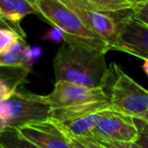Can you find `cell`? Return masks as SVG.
Returning a JSON list of instances; mask_svg holds the SVG:
<instances>
[{"label": "cell", "mask_w": 148, "mask_h": 148, "mask_svg": "<svg viewBox=\"0 0 148 148\" xmlns=\"http://www.w3.org/2000/svg\"><path fill=\"white\" fill-rule=\"evenodd\" d=\"M103 112L92 114V115H87L84 117L78 118V119L62 122V123H58V122H55V123L61 128L62 131L72 137L91 139L93 129L97 126Z\"/></svg>", "instance_id": "12"}, {"label": "cell", "mask_w": 148, "mask_h": 148, "mask_svg": "<svg viewBox=\"0 0 148 148\" xmlns=\"http://www.w3.org/2000/svg\"><path fill=\"white\" fill-rule=\"evenodd\" d=\"M31 71L23 67H0V103L7 101Z\"/></svg>", "instance_id": "13"}, {"label": "cell", "mask_w": 148, "mask_h": 148, "mask_svg": "<svg viewBox=\"0 0 148 148\" xmlns=\"http://www.w3.org/2000/svg\"><path fill=\"white\" fill-rule=\"evenodd\" d=\"M42 55V47L39 46H31L27 45L21 54V66L29 71H31L35 62L41 57Z\"/></svg>", "instance_id": "17"}, {"label": "cell", "mask_w": 148, "mask_h": 148, "mask_svg": "<svg viewBox=\"0 0 148 148\" xmlns=\"http://www.w3.org/2000/svg\"><path fill=\"white\" fill-rule=\"evenodd\" d=\"M0 146L2 148H40L21 136L14 128H6L0 132Z\"/></svg>", "instance_id": "15"}, {"label": "cell", "mask_w": 148, "mask_h": 148, "mask_svg": "<svg viewBox=\"0 0 148 148\" xmlns=\"http://www.w3.org/2000/svg\"><path fill=\"white\" fill-rule=\"evenodd\" d=\"M16 130L40 148H73L67 135L52 120L27 124Z\"/></svg>", "instance_id": "8"}, {"label": "cell", "mask_w": 148, "mask_h": 148, "mask_svg": "<svg viewBox=\"0 0 148 148\" xmlns=\"http://www.w3.org/2000/svg\"><path fill=\"white\" fill-rule=\"evenodd\" d=\"M0 148H2V147H1V146H0Z\"/></svg>", "instance_id": "28"}, {"label": "cell", "mask_w": 148, "mask_h": 148, "mask_svg": "<svg viewBox=\"0 0 148 148\" xmlns=\"http://www.w3.org/2000/svg\"><path fill=\"white\" fill-rule=\"evenodd\" d=\"M21 36L10 29H0V54L6 51L13 44H15ZM25 39V38H23Z\"/></svg>", "instance_id": "18"}, {"label": "cell", "mask_w": 148, "mask_h": 148, "mask_svg": "<svg viewBox=\"0 0 148 148\" xmlns=\"http://www.w3.org/2000/svg\"><path fill=\"white\" fill-rule=\"evenodd\" d=\"M137 136L138 130L132 117L108 109L101 114L91 139L135 142Z\"/></svg>", "instance_id": "6"}, {"label": "cell", "mask_w": 148, "mask_h": 148, "mask_svg": "<svg viewBox=\"0 0 148 148\" xmlns=\"http://www.w3.org/2000/svg\"><path fill=\"white\" fill-rule=\"evenodd\" d=\"M111 109L110 101H101V103H87V105L77 106V107L64 108V109H55L51 111L50 120L58 123L70 121V120L78 119L87 115H92L99 113L105 110Z\"/></svg>", "instance_id": "14"}, {"label": "cell", "mask_w": 148, "mask_h": 148, "mask_svg": "<svg viewBox=\"0 0 148 148\" xmlns=\"http://www.w3.org/2000/svg\"><path fill=\"white\" fill-rule=\"evenodd\" d=\"M7 128H19L38 122L50 120L52 108L45 103L42 95L17 90L3 101Z\"/></svg>", "instance_id": "4"}, {"label": "cell", "mask_w": 148, "mask_h": 148, "mask_svg": "<svg viewBox=\"0 0 148 148\" xmlns=\"http://www.w3.org/2000/svg\"><path fill=\"white\" fill-rule=\"evenodd\" d=\"M132 17L148 25V0L136 1L132 10Z\"/></svg>", "instance_id": "20"}, {"label": "cell", "mask_w": 148, "mask_h": 148, "mask_svg": "<svg viewBox=\"0 0 148 148\" xmlns=\"http://www.w3.org/2000/svg\"><path fill=\"white\" fill-rule=\"evenodd\" d=\"M106 52L64 42L53 60L56 82L103 88L109 75Z\"/></svg>", "instance_id": "1"}, {"label": "cell", "mask_w": 148, "mask_h": 148, "mask_svg": "<svg viewBox=\"0 0 148 148\" xmlns=\"http://www.w3.org/2000/svg\"><path fill=\"white\" fill-rule=\"evenodd\" d=\"M78 139L81 140L88 148H105L101 145H99V143H97V142L92 139H84V138H78Z\"/></svg>", "instance_id": "25"}, {"label": "cell", "mask_w": 148, "mask_h": 148, "mask_svg": "<svg viewBox=\"0 0 148 148\" xmlns=\"http://www.w3.org/2000/svg\"><path fill=\"white\" fill-rule=\"evenodd\" d=\"M138 130L137 139L135 143L141 148H148V122L138 118H132Z\"/></svg>", "instance_id": "19"}, {"label": "cell", "mask_w": 148, "mask_h": 148, "mask_svg": "<svg viewBox=\"0 0 148 148\" xmlns=\"http://www.w3.org/2000/svg\"><path fill=\"white\" fill-rule=\"evenodd\" d=\"M63 3L76 13L79 18L83 21V23L92 33L99 36L110 46L111 50H113V47L115 46L118 40V36H119V25L115 18L109 15L103 14V13L79 8V7L67 4L65 2Z\"/></svg>", "instance_id": "9"}, {"label": "cell", "mask_w": 148, "mask_h": 148, "mask_svg": "<svg viewBox=\"0 0 148 148\" xmlns=\"http://www.w3.org/2000/svg\"><path fill=\"white\" fill-rule=\"evenodd\" d=\"M138 119H141V120H143V121L148 122V110L144 114H142L140 117H138Z\"/></svg>", "instance_id": "26"}, {"label": "cell", "mask_w": 148, "mask_h": 148, "mask_svg": "<svg viewBox=\"0 0 148 148\" xmlns=\"http://www.w3.org/2000/svg\"><path fill=\"white\" fill-rule=\"evenodd\" d=\"M0 29H13L14 32H16L17 34H19V35L21 36L23 38H25V34L21 33V32H19L18 29H16L15 27H13L12 25H10L9 23H7L6 21H4L3 18H1L0 17Z\"/></svg>", "instance_id": "24"}, {"label": "cell", "mask_w": 148, "mask_h": 148, "mask_svg": "<svg viewBox=\"0 0 148 148\" xmlns=\"http://www.w3.org/2000/svg\"><path fill=\"white\" fill-rule=\"evenodd\" d=\"M64 133H65V132H64ZM66 135H67L68 139H69L70 144H71L72 147H73V148H88L86 145H85L84 143H83L82 141H81V140H79L78 138L72 137V136L68 135V134H66Z\"/></svg>", "instance_id": "23"}, {"label": "cell", "mask_w": 148, "mask_h": 148, "mask_svg": "<svg viewBox=\"0 0 148 148\" xmlns=\"http://www.w3.org/2000/svg\"><path fill=\"white\" fill-rule=\"evenodd\" d=\"M27 14L39 15L37 7L27 0H0V17L6 21L19 32L25 34L21 27V21Z\"/></svg>", "instance_id": "11"}, {"label": "cell", "mask_w": 148, "mask_h": 148, "mask_svg": "<svg viewBox=\"0 0 148 148\" xmlns=\"http://www.w3.org/2000/svg\"><path fill=\"white\" fill-rule=\"evenodd\" d=\"M142 68H143L146 75L148 76V61H144V64H143V66H142Z\"/></svg>", "instance_id": "27"}, {"label": "cell", "mask_w": 148, "mask_h": 148, "mask_svg": "<svg viewBox=\"0 0 148 148\" xmlns=\"http://www.w3.org/2000/svg\"><path fill=\"white\" fill-rule=\"evenodd\" d=\"M119 36L113 50L125 52L148 61V25L132 15L118 23Z\"/></svg>", "instance_id": "7"}, {"label": "cell", "mask_w": 148, "mask_h": 148, "mask_svg": "<svg viewBox=\"0 0 148 148\" xmlns=\"http://www.w3.org/2000/svg\"><path fill=\"white\" fill-rule=\"evenodd\" d=\"M42 39L45 40L48 42H52V43H57L60 44L63 42L64 43V34L62 33V31H60L57 27H52L49 31H47L43 36H42Z\"/></svg>", "instance_id": "22"}, {"label": "cell", "mask_w": 148, "mask_h": 148, "mask_svg": "<svg viewBox=\"0 0 148 148\" xmlns=\"http://www.w3.org/2000/svg\"><path fill=\"white\" fill-rule=\"evenodd\" d=\"M39 16L64 34V42L103 52L111 51L110 46L92 33L73 10L61 0H32Z\"/></svg>", "instance_id": "2"}, {"label": "cell", "mask_w": 148, "mask_h": 148, "mask_svg": "<svg viewBox=\"0 0 148 148\" xmlns=\"http://www.w3.org/2000/svg\"><path fill=\"white\" fill-rule=\"evenodd\" d=\"M27 46L25 39H19L10 48L0 54V67H23L21 54Z\"/></svg>", "instance_id": "16"}, {"label": "cell", "mask_w": 148, "mask_h": 148, "mask_svg": "<svg viewBox=\"0 0 148 148\" xmlns=\"http://www.w3.org/2000/svg\"><path fill=\"white\" fill-rule=\"evenodd\" d=\"M95 140L97 143L105 148H141L135 142H121V141H108V140Z\"/></svg>", "instance_id": "21"}, {"label": "cell", "mask_w": 148, "mask_h": 148, "mask_svg": "<svg viewBox=\"0 0 148 148\" xmlns=\"http://www.w3.org/2000/svg\"><path fill=\"white\" fill-rule=\"evenodd\" d=\"M103 91L111 109L123 115L138 118L148 110V90L126 74L118 64L109 66Z\"/></svg>", "instance_id": "3"}, {"label": "cell", "mask_w": 148, "mask_h": 148, "mask_svg": "<svg viewBox=\"0 0 148 148\" xmlns=\"http://www.w3.org/2000/svg\"><path fill=\"white\" fill-rule=\"evenodd\" d=\"M42 97L52 110L109 101L103 88H89L64 81L55 82L53 90Z\"/></svg>", "instance_id": "5"}, {"label": "cell", "mask_w": 148, "mask_h": 148, "mask_svg": "<svg viewBox=\"0 0 148 148\" xmlns=\"http://www.w3.org/2000/svg\"><path fill=\"white\" fill-rule=\"evenodd\" d=\"M67 4L103 13L119 21L132 15L134 0H62Z\"/></svg>", "instance_id": "10"}]
</instances>
